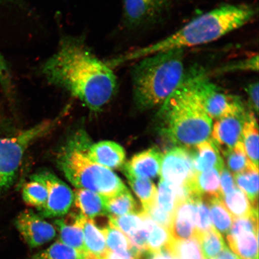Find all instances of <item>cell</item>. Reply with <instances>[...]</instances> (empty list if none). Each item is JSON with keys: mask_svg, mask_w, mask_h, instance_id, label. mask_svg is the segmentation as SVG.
Listing matches in <instances>:
<instances>
[{"mask_svg": "<svg viewBox=\"0 0 259 259\" xmlns=\"http://www.w3.org/2000/svg\"><path fill=\"white\" fill-rule=\"evenodd\" d=\"M205 200L208 203L213 228L222 235H228L234 223V218L226 208L222 199L213 197Z\"/></svg>", "mask_w": 259, "mask_h": 259, "instance_id": "d4e9b609", "label": "cell"}, {"mask_svg": "<svg viewBox=\"0 0 259 259\" xmlns=\"http://www.w3.org/2000/svg\"><path fill=\"white\" fill-rule=\"evenodd\" d=\"M55 223L59 232L60 242L85 255L87 250L82 229L73 220L72 223H68L64 219H58Z\"/></svg>", "mask_w": 259, "mask_h": 259, "instance_id": "603a6c76", "label": "cell"}, {"mask_svg": "<svg viewBox=\"0 0 259 259\" xmlns=\"http://www.w3.org/2000/svg\"><path fill=\"white\" fill-rule=\"evenodd\" d=\"M163 154L157 148H152L134 155L123 166L125 176L150 179L160 172Z\"/></svg>", "mask_w": 259, "mask_h": 259, "instance_id": "5bb4252c", "label": "cell"}, {"mask_svg": "<svg viewBox=\"0 0 259 259\" xmlns=\"http://www.w3.org/2000/svg\"><path fill=\"white\" fill-rule=\"evenodd\" d=\"M57 121H43L13 137L0 138V192L9 189L15 182L29 146L48 134Z\"/></svg>", "mask_w": 259, "mask_h": 259, "instance_id": "8992f818", "label": "cell"}, {"mask_svg": "<svg viewBox=\"0 0 259 259\" xmlns=\"http://www.w3.org/2000/svg\"><path fill=\"white\" fill-rule=\"evenodd\" d=\"M258 232L242 231L226 235L231 250L241 259H258Z\"/></svg>", "mask_w": 259, "mask_h": 259, "instance_id": "ffe728a7", "label": "cell"}, {"mask_svg": "<svg viewBox=\"0 0 259 259\" xmlns=\"http://www.w3.org/2000/svg\"><path fill=\"white\" fill-rule=\"evenodd\" d=\"M130 185L142 203V209L146 210L157 201V190L150 179L125 176Z\"/></svg>", "mask_w": 259, "mask_h": 259, "instance_id": "83f0119b", "label": "cell"}, {"mask_svg": "<svg viewBox=\"0 0 259 259\" xmlns=\"http://www.w3.org/2000/svg\"><path fill=\"white\" fill-rule=\"evenodd\" d=\"M31 180L38 181L47 188L48 197L46 205L39 210L42 218L64 216L69 211L74 200V193L56 175L48 171L33 175Z\"/></svg>", "mask_w": 259, "mask_h": 259, "instance_id": "ba28073f", "label": "cell"}, {"mask_svg": "<svg viewBox=\"0 0 259 259\" xmlns=\"http://www.w3.org/2000/svg\"><path fill=\"white\" fill-rule=\"evenodd\" d=\"M22 196L26 204L40 210L46 205L48 193L44 184L31 180L22 188Z\"/></svg>", "mask_w": 259, "mask_h": 259, "instance_id": "4dcf8cb0", "label": "cell"}, {"mask_svg": "<svg viewBox=\"0 0 259 259\" xmlns=\"http://www.w3.org/2000/svg\"><path fill=\"white\" fill-rule=\"evenodd\" d=\"M258 82H255L249 84L245 88L252 111L257 114L258 111Z\"/></svg>", "mask_w": 259, "mask_h": 259, "instance_id": "b9f144b4", "label": "cell"}, {"mask_svg": "<svg viewBox=\"0 0 259 259\" xmlns=\"http://www.w3.org/2000/svg\"><path fill=\"white\" fill-rule=\"evenodd\" d=\"M210 259H218V258H210Z\"/></svg>", "mask_w": 259, "mask_h": 259, "instance_id": "c3c4849f", "label": "cell"}, {"mask_svg": "<svg viewBox=\"0 0 259 259\" xmlns=\"http://www.w3.org/2000/svg\"><path fill=\"white\" fill-rule=\"evenodd\" d=\"M184 50H171L138 60L131 75L133 97L140 111L161 106L185 77Z\"/></svg>", "mask_w": 259, "mask_h": 259, "instance_id": "277c9868", "label": "cell"}, {"mask_svg": "<svg viewBox=\"0 0 259 259\" xmlns=\"http://www.w3.org/2000/svg\"><path fill=\"white\" fill-rule=\"evenodd\" d=\"M92 144L89 135L82 130L67 141L57 158L64 176L77 189L90 190L106 198L127 190L117 175L91 159L89 150Z\"/></svg>", "mask_w": 259, "mask_h": 259, "instance_id": "5b68a950", "label": "cell"}, {"mask_svg": "<svg viewBox=\"0 0 259 259\" xmlns=\"http://www.w3.org/2000/svg\"><path fill=\"white\" fill-rule=\"evenodd\" d=\"M189 74L203 108L212 119L217 120L246 108L239 97L222 92L203 71L197 70Z\"/></svg>", "mask_w": 259, "mask_h": 259, "instance_id": "52a82bcc", "label": "cell"}, {"mask_svg": "<svg viewBox=\"0 0 259 259\" xmlns=\"http://www.w3.org/2000/svg\"><path fill=\"white\" fill-rule=\"evenodd\" d=\"M258 70V54L235 61L234 63H228L218 68L213 73L223 74L236 72H257Z\"/></svg>", "mask_w": 259, "mask_h": 259, "instance_id": "74e56055", "label": "cell"}, {"mask_svg": "<svg viewBox=\"0 0 259 259\" xmlns=\"http://www.w3.org/2000/svg\"><path fill=\"white\" fill-rule=\"evenodd\" d=\"M242 142L248 159L258 167V128L255 113H248L243 126Z\"/></svg>", "mask_w": 259, "mask_h": 259, "instance_id": "44dd1931", "label": "cell"}, {"mask_svg": "<svg viewBox=\"0 0 259 259\" xmlns=\"http://www.w3.org/2000/svg\"><path fill=\"white\" fill-rule=\"evenodd\" d=\"M196 238L199 242L205 259L218 256L226 246L222 235L214 228Z\"/></svg>", "mask_w": 259, "mask_h": 259, "instance_id": "f546056e", "label": "cell"}, {"mask_svg": "<svg viewBox=\"0 0 259 259\" xmlns=\"http://www.w3.org/2000/svg\"><path fill=\"white\" fill-rule=\"evenodd\" d=\"M0 5L14 6L23 10L27 7L25 0H0Z\"/></svg>", "mask_w": 259, "mask_h": 259, "instance_id": "f6af8a7d", "label": "cell"}, {"mask_svg": "<svg viewBox=\"0 0 259 259\" xmlns=\"http://www.w3.org/2000/svg\"><path fill=\"white\" fill-rule=\"evenodd\" d=\"M30 259H83V255L75 249L57 241Z\"/></svg>", "mask_w": 259, "mask_h": 259, "instance_id": "836d02e7", "label": "cell"}, {"mask_svg": "<svg viewBox=\"0 0 259 259\" xmlns=\"http://www.w3.org/2000/svg\"><path fill=\"white\" fill-rule=\"evenodd\" d=\"M156 127L162 137L178 147L192 148L208 140L212 119L202 105L190 74L160 106Z\"/></svg>", "mask_w": 259, "mask_h": 259, "instance_id": "3957f363", "label": "cell"}, {"mask_svg": "<svg viewBox=\"0 0 259 259\" xmlns=\"http://www.w3.org/2000/svg\"><path fill=\"white\" fill-rule=\"evenodd\" d=\"M0 87L10 100L14 98L15 87L12 73L7 61L0 53Z\"/></svg>", "mask_w": 259, "mask_h": 259, "instance_id": "f35d334b", "label": "cell"}, {"mask_svg": "<svg viewBox=\"0 0 259 259\" xmlns=\"http://www.w3.org/2000/svg\"><path fill=\"white\" fill-rule=\"evenodd\" d=\"M192 148L193 167L196 174L212 168L223 169L225 167L224 160L212 140L208 139Z\"/></svg>", "mask_w": 259, "mask_h": 259, "instance_id": "e0dca14e", "label": "cell"}, {"mask_svg": "<svg viewBox=\"0 0 259 259\" xmlns=\"http://www.w3.org/2000/svg\"><path fill=\"white\" fill-rule=\"evenodd\" d=\"M168 231L171 238L176 241L195 237L196 207L194 200H187L178 204Z\"/></svg>", "mask_w": 259, "mask_h": 259, "instance_id": "4fadbf2b", "label": "cell"}, {"mask_svg": "<svg viewBox=\"0 0 259 259\" xmlns=\"http://www.w3.org/2000/svg\"><path fill=\"white\" fill-rule=\"evenodd\" d=\"M218 259H241L238 255L235 254L226 247L223 249L218 255Z\"/></svg>", "mask_w": 259, "mask_h": 259, "instance_id": "bcb514c9", "label": "cell"}, {"mask_svg": "<svg viewBox=\"0 0 259 259\" xmlns=\"http://www.w3.org/2000/svg\"><path fill=\"white\" fill-rule=\"evenodd\" d=\"M170 8L150 0H122V22L130 30L156 24Z\"/></svg>", "mask_w": 259, "mask_h": 259, "instance_id": "9c48e42d", "label": "cell"}, {"mask_svg": "<svg viewBox=\"0 0 259 259\" xmlns=\"http://www.w3.org/2000/svg\"><path fill=\"white\" fill-rule=\"evenodd\" d=\"M140 212L148 231L147 251L158 252L165 250L171 238L169 231L155 223L145 210L142 209Z\"/></svg>", "mask_w": 259, "mask_h": 259, "instance_id": "7402d4cb", "label": "cell"}, {"mask_svg": "<svg viewBox=\"0 0 259 259\" xmlns=\"http://www.w3.org/2000/svg\"><path fill=\"white\" fill-rule=\"evenodd\" d=\"M236 187L234 176L225 166L220 174V188L223 197L231 193Z\"/></svg>", "mask_w": 259, "mask_h": 259, "instance_id": "60d3db41", "label": "cell"}, {"mask_svg": "<svg viewBox=\"0 0 259 259\" xmlns=\"http://www.w3.org/2000/svg\"><path fill=\"white\" fill-rule=\"evenodd\" d=\"M165 250L178 259H205L196 237L181 241L171 238Z\"/></svg>", "mask_w": 259, "mask_h": 259, "instance_id": "4316f807", "label": "cell"}, {"mask_svg": "<svg viewBox=\"0 0 259 259\" xmlns=\"http://www.w3.org/2000/svg\"><path fill=\"white\" fill-rule=\"evenodd\" d=\"M161 180L176 186L187 182L196 173L193 163L191 148H174L162 157Z\"/></svg>", "mask_w": 259, "mask_h": 259, "instance_id": "30bf717a", "label": "cell"}, {"mask_svg": "<svg viewBox=\"0 0 259 259\" xmlns=\"http://www.w3.org/2000/svg\"><path fill=\"white\" fill-rule=\"evenodd\" d=\"M139 259H178L164 250L158 252L144 251Z\"/></svg>", "mask_w": 259, "mask_h": 259, "instance_id": "ee69618b", "label": "cell"}, {"mask_svg": "<svg viewBox=\"0 0 259 259\" xmlns=\"http://www.w3.org/2000/svg\"><path fill=\"white\" fill-rule=\"evenodd\" d=\"M222 200L234 219L245 218L258 210V208H255L252 206L244 193L238 187L223 196Z\"/></svg>", "mask_w": 259, "mask_h": 259, "instance_id": "484cf974", "label": "cell"}, {"mask_svg": "<svg viewBox=\"0 0 259 259\" xmlns=\"http://www.w3.org/2000/svg\"><path fill=\"white\" fill-rule=\"evenodd\" d=\"M194 201L196 207V237L210 231L213 226L210 219L208 203L205 199L199 197L194 200Z\"/></svg>", "mask_w": 259, "mask_h": 259, "instance_id": "8d00e7d4", "label": "cell"}, {"mask_svg": "<svg viewBox=\"0 0 259 259\" xmlns=\"http://www.w3.org/2000/svg\"><path fill=\"white\" fill-rule=\"evenodd\" d=\"M140 211L116 218L109 217V222L128 238L135 234L143 225V219Z\"/></svg>", "mask_w": 259, "mask_h": 259, "instance_id": "e575fe53", "label": "cell"}, {"mask_svg": "<svg viewBox=\"0 0 259 259\" xmlns=\"http://www.w3.org/2000/svg\"><path fill=\"white\" fill-rule=\"evenodd\" d=\"M150 218L157 225L163 227V228L169 231V227L172 219V215L165 212L158 206L157 201L152 205L150 208L145 210Z\"/></svg>", "mask_w": 259, "mask_h": 259, "instance_id": "ab89813d", "label": "cell"}, {"mask_svg": "<svg viewBox=\"0 0 259 259\" xmlns=\"http://www.w3.org/2000/svg\"><path fill=\"white\" fill-rule=\"evenodd\" d=\"M73 220L82 230L87 253L102 259L108 250L102 229L96 226L94 220L87 219L80 213L74 215Z\"/></svg>", "mask_w": 259, "mask_h": 259, "instance_id": "2e32d148", "label": "cell"}, {"mask_svg": "<svg viewBox=\"0 0 259 259\" xmlns=\"http://www.w3.org/2000/svg\"><path fill=\"white\" fill-rule=\"evenodd\" d=\"M257 14L254 6L225 4L192 19L174 33L137 49L119 58L118 63L138 60L154 54L210 43L247 24Z\"/></svg>", "mask_w": 259, "mask_h": 259, "instance_id": "7a4b0ae2", "label": "cell"}, {"mask_svg": "<svg viewBox=\"0 0 259 259\" xmlns=\"http://www.w3.org/2000/svg\"><path fill=\"white\" fill-rule=\"evenodd\" d=\"M38 72L92 111L102 110L118 89L112 67L93 53L82 36L63 35L56 53L41 64Z\"/></svg>", "mask_w": 259, "mask_h": 259, "instance_id": "6da1fadb", "label": "cell"}, {"mask_svg": "<svg viewBox=\"0 0 259 259\" xmlns=\"http://www.w3.org/2000/svg\"><path fill=\"white\" fill-rule=\"evenodd\" d=\"M102 231L105 235L108 250L121 253L133 248L127 236L109 222L108 225L102 229Z\"/></svg>", "mask_w": 259, "mask_h": 259, "instance_id": "d6a6232c", "label": "cell"}, {"mask_svg": "<svg viewBox=\"0 0 259 259\" xmlns=\"http://www.w3.org/2000/svg\"><path fill=\"white\" fill-rule=\"evenodd\" d=\"M16 229L30 248H37L47 244L56 237L54 226L32 210L19 213L15 219Z\"/></svg>", "mask_w": 259, "mask_h": 259, "instance_id": "8fae6325", "label": "cell"}, {"mask_svg": "<svg viewBox=\"0 0 259 259\" xmlns=\"http://www.w3.org/2000/svg\"><path fill=\"white\" fill-rule=\"evenodd\" d=\"M234 179L236 185L244 193L255 208H258V169L251 164L247 169L237 175Z\"/></svg>", "mask_w": 259, "mask_h": 259, "instance_id": "cb8c5ba5", "label": "cell"}, {"mask_svg": "<svg viewBox=\"0 0 259 259\" xmlns=\"http://www.w3.org/2000/svg\"><path fill=\"white\" fill-rule=\"evenodd\" d=\"M150 1H153L160 3V4L163 5L165 6H166L167 8H170L171 5H172L174 3L177 1V0H150Z\"/></svg>", "mask_w": 259, "mask_h": 259, "instance_id": "7dc6e473", "label": "cell"}, {"mask_svg": "<svg viewBox=\"0 0 259 259\" xmlns=\"http://www.w3.org/2000/svg\"><path fill=\"white\" fill-rule=\"evenodd\" d=\"M249 112L245 108L217 119L212 132V141L222 154L242 141L243 126Z\"/></svg>", "mask_w": 259, "mask_h": 259, "instance_id": "7c38bea8", "label": "cell"}, {"mask_svg": "<svg viewBox=\"0 0 259 259\" xmlns=\"http://www.w3.org/2000/svg\"><path fill=\"white\" fill-rule=\"evenodd\" d=\"M142 252L134 247L131 250L117 253V252L107 250L102 259H139Z\"/></svg>", "mask_w": 259, "mask_h": 259, "instance_id": "7bdbcfd3", "label": "cell"}, {"mask_svg": "<svg viewBox=\"0 0 259 259\" xmlns=\"http://www.w3.org/2000/svg\"><path fill=\"white\" fill-rule=\"evenodd\" d=\"M222 170L219 168H212L202 172L197 173L191 178V184L197 197L205 199L213 197L222 199L220 188V174Z\"/></svg>", "mask_w": 259, "mask_h": 259, "instance_id": "d6986e66", "label": "cell"}, {"mask_svg": "<svg viewBox=\"0 0 259 259\" xmlns=\"http://www.w3.org/2000/svg\"><path fill=\"white\" fill-rule=\"evenodd\" d=\"M73 202L85 218L94 220L98 217L108 215L106 197L90 190L77 189L74 190Z\"/></svg>", "mask_w": 259, "mask_h": 259, "instance_id": "ac0fdd59", "label": "cell"}, {"mask_svg": "<svg viewBox=\"0 0 259 259\" xmlns=\"http://www.w3.org/2000/svg\"><path fill=\"white\" fill-rule=\"evenodd\" d=\"M157 203L161 209L173 215L177 205L176 186L161 180L157 191Z\"/></svg>", "mask_w": 259, "mask_h": 259, "instance_id": "d590c367", "label": "cell"}, {"mask_svg": "<svg viewBox=\"0 0 259 259\" xmlns=\"http://www.w3.org/2000/svg\"><path fill=\"white\" fill-rule=\"evenodd\" d=\"M222 154L225 158L227 168L234 176L247 169L252 164L246 154L242 141Z\"/></svg>", "mask_w": 259, "mask_h": 259, "instance_id": "1f68e13d", "label": "cell"}, {"mask_svg": "<svg viewBox=\"0 0 259 259\" xmlns=\"http://www.w3.org/2000/svg\"><path fill=\"white\" fill-rule=\"evenodd\" d=\"M108 217H120L138 212L137 203L128 189L115 196L106 198Z\"/></svg>", "mask_w": 259, "mask_h": 259, "instance_id": "f1b7e54d", "label": "cell"}, {"mask_svg": "<svg viewBox=\"0 0 259 259\" xmlns=\"http://www.w3.org/2000/svg\"><path fill=\"white\" fill-rule=\"evenodd\" d=\"M89 156L95 163L112 170L124 166L125 152L116 142L104 141L92 143L89 148Z\"/></svg>", "mask_w": 259, "mask_h": 259, "instance_id": "9a60e30c", "label": "cell"}]
</instances>
